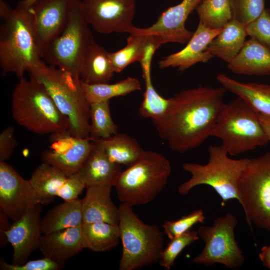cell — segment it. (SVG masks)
Masks as SVG:
<instances>
[{
    "label": "cell",
    "instance_id": "cell-1",
    "mask_svg": "<svg viewBox=\"0 0 270 270\" xmlns=\"http://www.w3.org/2000/svg\"><path fill=\"white\" fill-rule=\"evenodd\" d=\"M226 90L222 86H200L182 90L169 98L164 114L152 120L170 149L183 154L210 136L225 104Z\"/></svg>",
    "mask_w": 270,
    "mask_h": 270
},
{
    "label": "cell",
    "instance_id": "cell-2",
    "mask_svg": "<svg viewBox=\"0 0 270 270\" xmlns=\"http://www.w3.org/2000/svg\"><path fill=\"white\" fill-rule=\"evenodd\" d=\"M0 68L19 78L46 65L39 48L28 8L20 2L12 8L0 0Z\"/></svg>",
    "mask_w": 270,
    "mask_h": 270
},
{
    "label": "cell",
    "instance_id": "cell-3",
    "mask_svg": "<svg viewBox=\"0 0 270 270\" xmlns=\"http://www.w3.org/2000/svg\"><path fill=\"white\" fill-rule=\"evenodd\" d=\"M12 112L20 126L44 135L68 132V118L58 108L45 86L33 77L20 78L12 94Z\"/></svg>",
    "mask_w": 270,
    "mask_h": 270
},
{
    "label": "cell",
    "instance_id": "cell-4",
    "mask_svg": "<svg viewBox=\"0 0 270 270\" xmlns=\"http://www.w3.org/2000/svg\"><path fill=\"white\" fill-rule=\"evenodd\" d=\"M208 152L209 159L206 164L186 162L182 164L183 170L189 172L191 177L179 186L178 192L185 195L194 186L206 184L213 188L220 196L222 206L232 199H236L240 204V180L250 158L232 159L221 145L210 146Z\"/></svg>",
    "mask_w": 270,
    "mask_h": 270
},
{
    "label": "cell",
    "instance_id": "cell-5",
    "mask_svg": "<svg viewBox=\"0 0 270 270\" xmlns=\"http://www.w3.org/2000/svg\"><path fill=\"white\" fill-rule=\"evenodd\" d=\"M29 74L44 84L58 108L68 118V132L76 137L89 138L90 104L80 78L47 64Z\"/></svg>",
    "mask_w": 270,
    "mask_h": 270
},
{
    "label": "cell",
    "instance_id": "cell-6",
    "mask_svg": "<svg viewBox=\"0 0 270 270\" xmlns=\"http://www.w3.org/2000/svg\"><path fill=\"white\" fill-rule=\"evenodd\" d=\"M228 154L236 156L270 142L259 114L237 97L225 103L210 134Z\"/></svg>",
    "mask_w": 270,
    "mask_h": 270
},
{
    "label": "cell",
    "instance_id": "cell-7",
    "mask_svg": "<svg viewBox=\"0 0 270 270\" xmlns=\"http://www.w3.org/2000/svg\"><path fill=\"white\" fill-rule=\"evenodd\" d=\"M118 224L122 253L120 270H135L156 263L164 250V232L156 226L146 224L132 206L122 203Z\"/></svg>",
    "mask_w": 270,
    "mask_h": 270
},
{
    "label": "cell",
    "instance_id": "cell-8",
    "mask_svg": "<svg viewBox=\"0 0 270 270\" xmlns=\"http://www.w3.org/2000/svg\"><path fill=\"white\" fill-rule=\"evenodd\" d=\"M171 172L170 162L164 155L144 150L136 163L121 172L114 186L122 203L146 204L165 188Z\"/></svg>",
    "mask_w": 270,
    "mask_h": 270
},
{
    "label": "cell",
    "instance_id": "cell-9",
    "mask_svg": "<svg viewBox=\"0 0 270 270\" xmlns=\"http://www.w3.org/2000/svg\"><path fill=\"white\" fill-rule=\"evenodd\" d=\"M94 41L90 26L83 14L80 0H73L68 22L60 34L42 54L46 64L80 78L84 54Z\"/></svg>",
    "mask_w": 270,
    "mask_h": 270
},
{
    "label": "cell",
    "instance_id": "cell-10",
    "mask_svg": "<svg viewBox=\"0 0 270 270\" xmlns=\"http://www.w3.org/2000/svg\"><path fill=\"white\" fill-rule=\"evenodd\" d=\"M239 192L248 225L270 232V152L250 158L240 178Z\"/></svg>",
    "mask_w": 270,
    "mask_h": 270
},
{
    "label": "cell",
    "instance_id": "cell-11",
    "mask_svg": "<svg viewBox=\"0 0 270 270\" xmlns=\"http://www.w3.org/2000/svg\"><path fill=\"white\" fill-rule=\"evenodd\" d=\"M237 222L236 216L228 212L214 220L212 226H200L198 233L205 246L192 262L208 266L220 264L232 270L240 268L244 257L234 237Z\"/></svg>",
    "mask_w": 270,
    "mask_h": 270
},
{
    "label": "cell",
    "instance_id": "cell-12",
    "mask_svg": "<svg viewBox=\"0 0 270 270\" xmlns=\"http://www.w3.org/2000/svg\"><path fill=\"white\" fill-rule=\"evenodd\" d=\"M87 22L102 34H130L134 28L135 0H80Z\"/></svg>",
    "mask_w": 270,
    "mask_h": 270
},
{
    "label": "cell",
    "instance_id": "cell-13",
    "mask_svg": "<svg viewBox=\"0 0 270 270\" xmlns=\"http://www.w3.org/2000/svg\"><path fill=\"white\" fill-rule=\"evenodd\" d=\"M38 204L39 197L30 180L6 162L0 161V212L15 221Z\"/></svg>",
    "mask_w": 270,
    "mask_h": 270
},
{
    "label": "cell",
    "instance_id": "cell-14",
    "mask_svg": "<svg viewBox=\"0 0 270 270\" xmlns=\"http://www.w3.org/2000/svg\"><path fill=\"white\" fill-rule=\"evenodd\" d=\"M72 2L73 0H36L28 8L42 56L66 26Z\"/></svg>",
    "mask_w": 270,
    "mask_h": 270
},
{
    "label": "cell",
    "instance_id": "cell-15",
    "mask_svg": "<svg viewBox=\"0 0 270 270\" xmlns=\"http://www.w3.org/2000/svg\"><path fill=\"white\" fill-rule=\"evenodd\" d=\"M49 149L42 153L43 162L62 170L67 176L76 174L94 146L90 138H81L68 132L52 134Z\"/></svg>",
    "mask_w": 270,
    "mask_h": 270
},
{
    "label": "cell",
    "instance_id": "cell-16",
    "mask_svg": "<svg viewBox=\"0 0 270 270\" xmlns=\"http://www.w3.org/2000/svg\"><path fill=\"white\" fill-rule=\"evenodd\" d=\"M41 205H36L14 221L10 228L5 232L8 242L13 248V264L25 263L31 254L38 248L42 234L41 230Z\"/></svg>",
    "mask_w": 270,
    "mask_h": 270
},
{
    "label": "cell",
    "instance_id": "cell-17",
    "mask_svg": "<svg viewBox=\"0 0 270 270\" xmlns=\"http://www.w3.org/2000/svg\"><path fill=\"white\" fill-rule=\"evenodd\" d=\"M202 0H182L164 11L152 26L146 28L136 27L134 32L162 36L168 43L186 44L194 32L186 28L185 22Z\"/></svg>",
    "mask_w": 270,
    "mask_h": 270
},
{
    "label": "cell",
    "instance_id": "cell-18",
    "mask_svg": "<svg viewBox=\"0 0 270 270\" xmlns=\"http://www.w3.org/2000/svg\"><path fill=\"white\" fill-rule=\"evenodd\" d=\"M222 29H211L199 22L186 46L182 50L163 58L158 63V67H176L179 71L183 72L197 63L208 62L214 56L206 48Z\"/></svg>",
    "mask_w": 270,
    "mask_h": 270
},
{
    "label": "cell",
    "instance_id": "cell-19",
    "mask_svg": "<svg viewBox=\"0 0 270 270\" xmlns=\"http://www.w3.org/2000/svg\"><path fill=\"white\" fill-rule=\"evenodd\" d=\"M94 146L76 174L86 187L108 184L114 186L121 172L120 165L112 162L104 148Z\"/></svg>",
    "mask_w": 270,
    "mask_h": 270
},
{
    "label": "cell",
    "instance_id": "cell-20",
    "mask_svg": "<svg viewBox=\"0 0 270 270\" xmlns=\"http://www.w3.org/2000/svg\"><path fill=\"white\" fill-rule=\"evenodd\" d=\"M84 248L82 225L42 234L38 246L44 257L60 263H65Z\"/></svg>",
    "mask_w": 270,
    "mask_h": 270
},
{
    "label": "cell",
    "instance_id": "cell-21",
    "mask_svg": "<svg viewBox=\"0 0 270 270\" xmlns=\"http://www.w3.org/2000/svg\"><path fill=\"white\" fill-rule=\"evenodd\" d=\"M112 186L108 184L86 187L82 200L83 224L103 222L115 224L119 222V209L110 196Z\"/></svg>",
    "mask_w": 270,
    "mask_h": 270
},
{
    "label": "cell",
    "instance_id": "cell-22",
    "mask_svg": "<svg viewBox=\"0 0 270 270\" xmlns=\"http://www.w3.org/2000/svg\"><path fill=\"white\" fill-rule=\"evenodd\" d=\"M228 68L240 75L270 76V50L250 38L246 40L236 57L228 64Z\"/></svg>",
    "mask_w": 270,
    "mask_h": 270
},
{
    "label": "cell",
    "instance_id": "cell-23",
    "mask_svg": "<svg viewBox=\"0 0 270 270\" xmlns=\"http://www.w3.org/2000/svg\"><path fill=\"white\" fill-rule=\"evenodd\" d=\"M216 80L222 86L242 99L259 114L270 116V85L256 82H242L224 74Z\"/></svg>",
    "mask_w": 270,
    "mask_h": 270
},
{
    "label": "cell",
    "instance_id": "cell-24",
    "mask_svg": "<svg viewBox=\"0 0 270 270\" xmlns=\"http://www.w3.org/2000/svg\"><path fill=\"white\" fill-rule=\"evenodd\" d=\"M114 72L110 52L94 41L82 58L79 71L80 80L89 84L109 83Z\"/></svg>",
    "mask_w": 270,
    "mask_h": 270
},
{
    "label": "cell",
    "instance_id": "cell-25",
    "mask_svg": "<svg viewBox=\"0 0 270 270\" xmlns=\"http://www.w3.org/2000/svg\"><path fill=\"white\" fill-rule=\"evenodd\" d=\"M247 36L244 25L235 18L224 26L206 48L213 56H216L228 64L230 62L242 48Z\"/></svg>",
    "mask_w": 270,
    "mask_h": 270
},
{
    "label": "cell",
    "instance_id": "cell-26",
    "mask_svg": "<svg viewBox=\"0 0 270 270\" xmlns=\"http://www.w3.org/2000/svg\"><path fill=\"white\" fill-rule=\"evenodd\" d=\"M126 42V44L122 48L110 52L115 72L122 71L133 62H140L150 45L154 44L160 47L168 43L164 36L136 33L130 34Z\"/></svg>",
    "mask_w": 270,
    "mask_h": 270
},
{
    "label": "cell",
    "instance_id": "cell-27",
    "mask_svg": "<svg viewBox=\"0 0 270 270\" xmlns=\"http://www.w3.org/2000/svg\"><path fill=\"white\" fill-rule=\"evenodd\" d=\"M82 200L64 202L49 210L41 220L42 234L83 224Z\"/></svg>",
    "mask_w": 270,
    "mask_h": 270
},
{
    "label": "cell",
    "instance_id": "cell-28",
    "mask_svg": "<svg viewBox=\"0 0 270 270\" xmlns=\"http://www.w3.org/2000/svg\"><path fill=\"white\" fill-rule=\"evenodd\" d=\"M92 141L104 148L112 162L128 166L136 163L144 150L135 138L124 134Z\"/></svg>",
    "mask_w": 270,
    "mask_h": 270
},
{
    "label": "cell",
    "instance_id": "cell-29",
    "mask_svg": "<svg viewBox=\"0 0 270 270\" xmlns=\"http://www.w3.org/2000/svg\"><path fill=\"white\" fill-rule=\"evenodd\" d=\"M68 176L52 164L42 162L32 172L29 180L37 193L42 205L53 202Z\"/></svg>",
    "mask_w": 270,
    "mask_h": 270
},
{
    "label": "cell",
    "instance_id": "cell-30",
    "mask_svg": "<svg viewBox=\"0 0 270 270\" xmlns=\"http://www.w3.org/2000/svg\"><path fill=\"white\" fill-rule=\"evenodd\" d=\"M82 232L85 248L102 252L115 248L120 240L118 224L99 222L83 224Z\"/></svg>",
    "mask_w": 270,
    "mask_h": 270
},
{
    "label": "cell",
    "instance_id": "cell-31",
    "mask_svg": "<svg viewBox=\"0 0 270 270\" xmlns=\"http://www.w3.org/2000/svg\"><path fill=\"white\" fill-rule=\"evenodd\" d=\"M152 57L146 56L140 62L142 76L145 84L144 98L139 108L140 116L152 120L161 117L166 111L169 98L162 96L155 90L151 78V63Z\"/></svg>",
    "mask_w": 270,
    "mask_h": 270
},
{
    "label": "cell",
    "instance_id": "cell-32",
    "mask_svg": "<svg viewBox=\"0 0 270 270\" xmlns=\"http://www.w3.org/2000/svg\"><path fill=\"white\" fill-rule=\"evenodd\" d=\"M85 96L90 104L110 100L112 98L124 96L141 90L140 81L136 78L128 77L114 84H89L81 81Z\"/></svg>",
    "mask_w": 270,
    "mask_h": 270
},
{
    "label": "cell",
    "instance_id": "cell-33",
    "mask_svg": "<svg viewBox=\"0 0 270 270\" xmlns=\"http://www.w3.org/2000/svg\"><path fill=\"white\" fill-rule=\"evenodd\" d=\"M90 104V140L106 138L118 134V127L112 119L109 100Z\"/></svg>",
    "mask_w": 270,
    "mask_h": 270
},
{
    "label": "cell",
    "instance_id": "cell-34",
    "mask_svg": "<svg viewBox=\"0 0 270 270\" xmlns=\"http://www.w3.org/2000/svg\"><path fill=\"white\" fill-rule=\"evenodd\" d=\"M196 10L199 22L211 29L223 28L232 18L229 0H203Z\"/></svg>",
    "mask_w": 270,
    "mask_h": 270
},
{
    "label": "cell",
    "instance_id": "cell-35",
    "mask_svg": "<svg viewBox=\"0 0 270 270\" xmlns=\"http://www.w3.org/2000/svg\"><path fill=\"white\" fill-rule=\"evenodd\" d=\"M199 238L198 232L188 230L180 236L170 240L162 252L160 264L166 270H170L182 251Z\"/></svg>",
    "mask_w": 270,
    "mask_h": 270
},
{
    "label": "cell",
    "instance_id": "cell-36",
    "mask_svg": "<svg viewBox=\"0 0 270 270\" xmlns=\"http://www.w3.org/2000/svg\"><path fill=\"white\" fill-rule=\"evenodd\" d=\"M232 18L245 26L256 20L264 10V0H229Z\"/></svg>",
    "mask_w": 270,
    "mask_h": 270
},
{
    "label": "cell",
    "instance_id": "cell-37",
    "mask_svg": "<svg viewBox=\"0 0 270 270\" xmlns=\"http://www.w3.org/2000/svg\"><path fill=\"white\" fill-rule=\"evenodd\" d=\"M205 219L202 210H196L178 220H166L162 226L163 232L170 240H172L188 232L194 225L204 222Z\"/></svg>",
    "mask_w": 270,
    "mask_h": 270
},
{
    "label": "cell",
    "instance_id": "cell-38",
    "mask_svg": "<svg viewBox=\"0 0 270 270\" xmlns=\"http://www.w3.org/2000/svg\"><path fill=\"white\" fill-rule=\"evenodd\" d=\"M247 36L256 40L270 50V10L264 8L254 20L246 26Z\"/></svg>",
    "mask_w": 270,
    "mask_h": 270
},
{
    "label": "cell",
    "instance_id": "cell-39",
    "mask_svg": "<svg viewBox=\"0 0 270 270\" xmlns=\"http://www.w3.org/2000/svg\"><path fill=\"white\" fill-rule=\"evenodd\" d=\"M64 264L56 262L47 257L30 260L22 264H9L2 260L0 268L2 270H58L62 268Z\"/></svg>",
    "mask_w": 270,
    "mask_h": 270
},
{
    "label": "cell",
    "instance_id": "cell-40",
    "mask_svg": "<svg viewBox=\"0 0 270 270\" xmlns=\"http://www.w3.org/2000/svg\"><path fill=\"white\" fill-rule=\"evenodd\" d=\"M85 185L80 181L76 174L68 176L65 182L58 190L56 196L64 202H70L78 198Z\"/></svg>",
    "mask_w": 270,
    "mask_h": 270
},
{
    "label": "cell",
    "instance_id": "cell-41",
    "mask_svg": "<svg viewBox=\"0 0 270 270\" xmlns=\"http://www.w3.org/2000/svg\"><path fill=\"white\" fill-rule=\"evenodd\" d=\"M14 132V128L10 126L0 134V161L6 162L8 160L18 144Z\"/></svg>",
    "mask_w": 270,
    "mask_h": 270
},
{
    "label": "cell",
    "instance_id": "cell-42",
    "mask_svg": "<svg viewBox=\"0 0 270 270\" xmlns=\"http://www.w3.org/2000/svg\"><path fill=\"white\" fill-rule=\"evenodd\" d=\"M9 218L2 212H0V246H3L8 242L5 232L10 228L11 224L8 220Z\"/></svg>",
    "mask_w": 270,
    "mask_h": 270
},
{
    "label": "cell",
    "instance_id": "cell-43",
    "mask_svg": "<svg viewBox=\"0 0 270 270\" xmlns=\"http://www.w3.org/2000/svg\"><path fill=\"white\" fill-rule=\"evenodd\" d=\"M262 265L270 270V245L263 246L258 254Z\"/></svg>",
    "mask_w": 270,
    "mask_h": 270
},
{
    "label": "cell",
    "instance_id": "cell-44",
    "mask_svg": "<svg viewBox=\"0 0 270 270\" xmlns=\"http://www.w3.org/2000/svg\"><path fill=\"white\" fill-rule=\"evenodd\" d=\"M261 123L270 142V116L259 114Z\"/></svg>",
    "mask_w": 270,
    "mask_h": 270
},
{
    "label": "cell",
    "instance_id": "cell-45",
    "mask_svg": "<svg viewBox=\"0 0 270 270\" xmlns=\"http://www.w3.org/2000/svg\"><path fill=\"white\" fill-rule=\"evenodd\" d=\"M36 0H22L19 2L26 8H28Z\"/></svg>",
    "mask_w": 270,
    "mask_h": 270
}]
</instances>
